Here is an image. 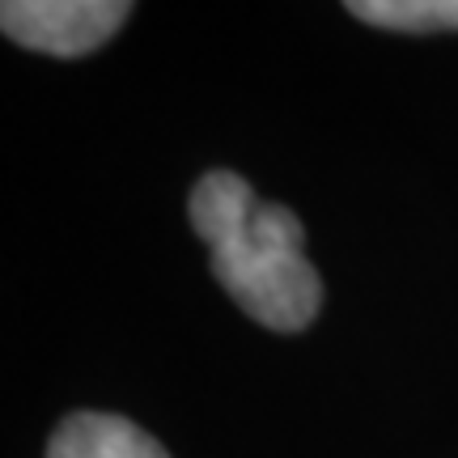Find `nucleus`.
<instances>
[{"label":"nucleus","instance_id":"f257e3e1","mask_svg":"<svg viewBox=\"0 0 458 458\" xmlns=\"http://www.w3.org/2000/svg\"><path fill=\"white\" fill-rule=\"evenodd\" d=\"M187 216L213 250V276L255 323L272 331L310 327L323 306V280L289 208L259 199L242 174L213 170L191 187Z\"/></svg>","mask_w":458,"mask_h":458},{"label":"nucleus","instance_id":"f03ea898","mask_svg":"<svg viewBox=\"0 0 458 458\" xmlns=\"http://www.w3.org/2000/svg\"><path fill=\"white\" fill-rule=\"evenodd\" d=\"M128 13V0H4L0 26L21 47L77 60L114 38Z\"/></svg>","mask_w":458,"mask_h":458},{"label":"nucleus","instance_id":"7ed1b4c3","mask_svg":"<svg viewBox=\"0 0 458 458\" xmlns=\"http://www.w3.org/2000/svg\"><path fill=\"white\" fill-rule=\"evenodd\" d=\"M47 458H170L157 437L111 411H72L51 433Z\"/></svg>","mask_w":458,"mask_h":458},{"label":"nucleus","instance_id":"20e7f679","mask_svg":"<svg viewBox=\"0 0 458 458\" xmlns=\"http://www.w3.org/2000/svg\"><path fill=\"white\" fill-rule=\"evenodd\" d=\"M348 13L365 26L403 34L458 30V0H352Z\"/></svg>","mask_w":458,"mask_h":458}]
</instances>
